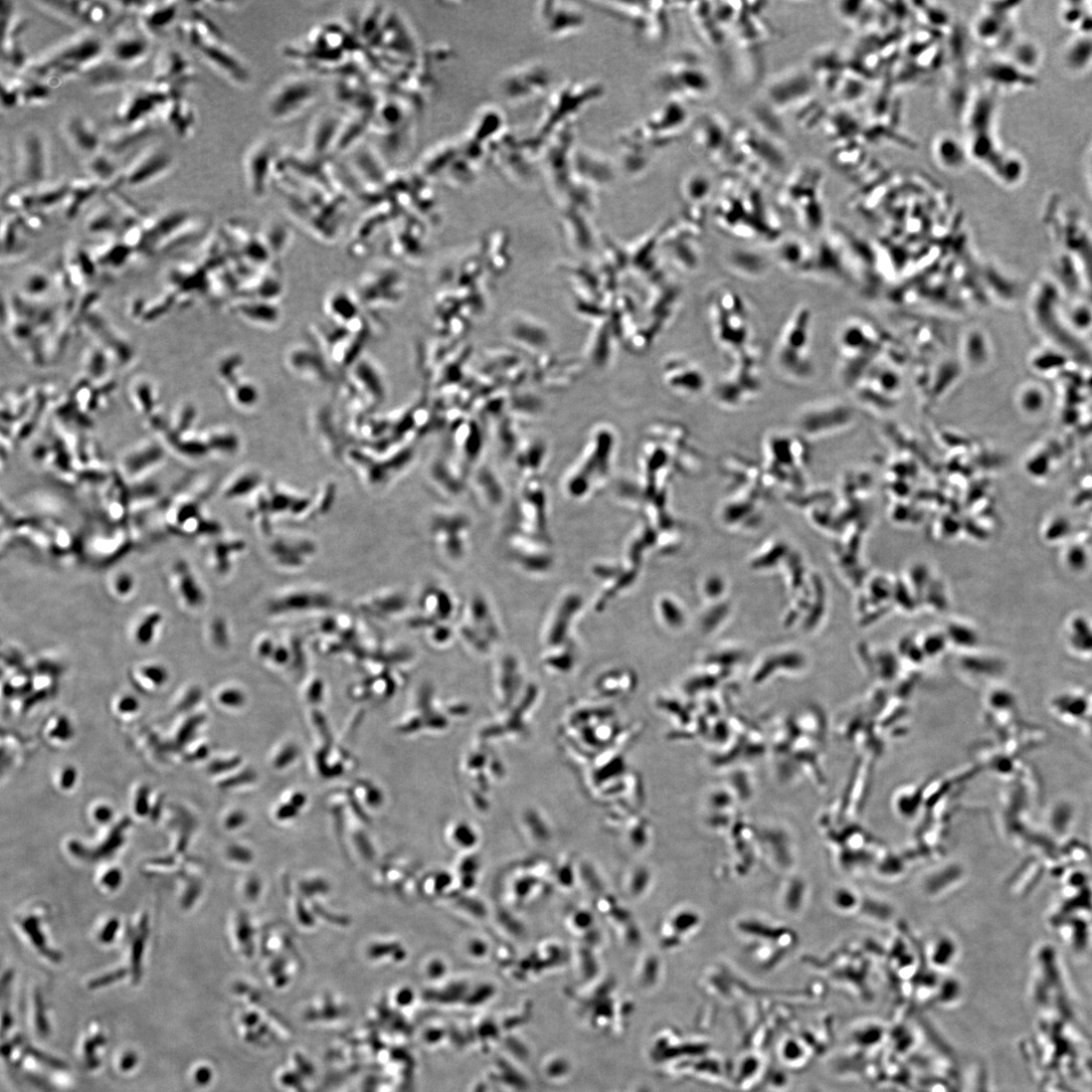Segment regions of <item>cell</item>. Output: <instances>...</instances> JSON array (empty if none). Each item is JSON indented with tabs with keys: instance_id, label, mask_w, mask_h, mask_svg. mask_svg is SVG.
Masks as SVG:
<instances>
[{
	"instance_id": "cell-41",
	"label": "cell",
	"mask_w": 1092,
	"mask_h": 1092,
	"mask_svg": "<svg viewBox=\"0 0 1092 1092\" xmlns=\"http://www.w3.org/2000/svg\"><path fill=\"white\" fill-rule=\"evenodd\" d=\"M75 780H76V773H75L74 769L69 768V769L65 770L63 775H62V782H61L62 787L65 788V789L71 788L73 786Z\"/></svg>"
},
{
	"instance_id": "cell-32",
	"label": "cell",
	"mask_w": 1092,
	"mask_h": 1092,
	"mask_svg": "<svg viewBox=\"0 0 1092 1092\" xmlns=\"http://www.w3.org/2000/svg\"><path fill=\"white\" fill-rule=\"evenodd\" d=\"M23 76L9 75L2 77V106L12 110L21 106Z\"/></svg>"
},
{
	"instance_id": "cell-30",
	"label": "cell",
	"mask_w": 1092,
	"mask_h": 1092,
	"mask_svg": "<svg viewBox=\"0 0 1092 1092\" xmlns=\"http://www.w3.org/2000/svg\"><path fill=\"white\" fill-rule=\"evenodd\" d=\"M262 483L263 480L260 473L254 470L244 471L234 477L230 486L225 489V497L232 499L248 497L251 494L256 493Z\"/></svg>"
},
{
	"instance_id": "cell-13",
	"label": "cell",
	"mask_w": 1092,
	"mask_h": 1092,
	"mask_svg": "<svg viewBox=\"0 0 1092 1092\" xmlns=\"http://www.w3.org/2000/svg\"><path fill=\"white\" fill-rule=\"evenodd\" d=\"M196 79V68L185 52L176 48H166L156 57L153 81L165 84L177 94L187 95V89L195 83Z\"/></svg>"
},
{
	"instance_id": "cell-28",
	"label": "cell",
	"mask_w": 1092,
	"mask_h": 1092,
	"mask_svg": "<svg viewBox=\"0 0 1092 1092\" xmlns=\"http://www.w3.org/2000/svg\"><path fill=\"white\" fill-rule=\"evenodd\" d=\"M86 228L92 233L108 235L122 231V222L117 212L107 203V206L99 207L89 215Z\"/></svg>"
},
{
	"instance_id": "cell-17",
	"label": "cell",
	"mask_w": 1092,
	"mask_h": 1092,
	"mask_svg": "<svg viewBox=\"0 0 1092 1092\" xmlns=\"http://www.w3.org/2000/svg\"><path fill=\"white\" fill-rule=\"evenodd\" d=\"M180 8L175 2H144L138 16L137 26L150 38L163 35L179 21Z\"/></svg>"
},
{
	"instance_id": "cell-24",
	"label": "cell",
	"mask_w": 1092,
	"mask_h": 1092,
	"mask_svg": "<svg viewBox=\"0 0 1092 1092\" xmlns=\"http://www.w3.org/2000/svg\"><path fill=\"white\" fill-rule=\"evenodd\" d=\"M712 190L710 178L701 172L690 173L680 186L681 197L693 212L705 210L712 197Z\"/></svg>"
},
{
	"instance_id": "cell-3",
	"label": "cell",
	"mask_w": 1092,
	"mask_h": 1092,
	"mask_svg": "<svg viewBox=\"0 0 1092 1092\" xmlns=\"http://www.w3.org/2000/svg\"><path fill=\"white\" fill-rule=\"evenodd\" d=\"M108 57V43L99 35L85 30L44 51L31 61L26 75L48 82L52 86L84 77Z\"/></svg>"
},
{
	"instance_id": "cell-8",
	"label": "cell",
	"mask_w": 1092,
	"mask_h": 1092,
	"mask_svg": "<svg viewBox=\"0 0 1092 1092\" xmlns=\"http://www.w3.org/2000/svg\"><path fill=\"white\" fill-rule=\"evenodd\" d=\"M735 124L717 112H705L693 120L690 134L697 151L712 165L724 170Z\"/></svg>"
},
{
	"instance_id": "cell-25",
	"label": "cell",
	"mask_w": 1092,
	"mask_h": 1092,
	"mask_svg": "<svg viewBox=\"0 0 1092 1092\" xmlns=\"http://www.w3.org/2000/svg\"><path fill=\"white\" fill-rule=\"evenodd\" d=\"M33 5L44 14L67 24H82L84 2H69V0H56V2H34Z\"/></svg>"
},
{
	"instance_id": "cell-18",
	"label": "cell",
	"mask_w": 1092,
	"mask_h": 1092,
	"mask_svg": "<svg viewBox=\"0 0 1092 1092\" xmlns=\"http://www.w3.org/2000/svg\"><path fill=\"white\" fill-rule=\"evenodd\" d=\"M161 121L179 139H188L194 135L197 115L187 95L173 96L159 114Z\"/></svg>"
},
{
	"instance_id": "cell-31",
	"label": "cell",
	"mask_w": 1092,
	"mask_h": 1092,
	"mask_svg": "<svg viewBox=\"0 0 1092 1092\" xmlns=\"http://www.w3.org/2000/svg\"><path fill=\"white\" fill-rule=\"evenodd\" d=\"M115 11L113 3L84 2L82 24L89 28L105 25Z\"/></svg>"
},
{
	"instance_id": "cell-34",
	"label": "cell",
	"mask_w": 1092,
	"mask_h": 1092,
	"mask_svg": "<svg viewBox=\"0 0 1092 1092\" xmlns=\"http://www.w3.org/2000/svg\"><path fill=\"white\" fill-rule=\"evenodd\" d=\"M119 928H120V923H119V921L117 919L110 920L108 922V924L105 925V927L103 928V930H102V932L100 934L101 942L104 943V944L112 943L116 938V935H117V933L119 931Z\"/></svg>"
},
{
	"instance_id": "cell-16",
	"label": "cell",
	"mask_w": 1092,
	"mask_h": 1092,
	"mask_svg": "<svg viewBox=\"0 0 1092 1092\" xmlns=\"http://www.w3.org/2000/svg\"><path fill=\"white\" fill-rule=\"evenodd\" d=\"M157 130L154 120L127 126L117 125L105 138L104 149L116 158L138 152L152 143Z\"/></svg>"
},
{
	"instance_id": "cell-4",
	"label": "cell",
	"mask_w": 1092,
	"mask_h": 1092,
	"mask_svg": "<svg viewBox=\"0 0 1092 1092\" xmlns=\"http://www.w3.org/2000/svg\"><path fill=\"white\" fill-rule=\"evenodd\" d=\"M654 86L666 101L691 107L713 96L716 80L704 58L688 50L675 55L657 71Z\"/></svg>"
},
{
	"instance_id": "cell-36",
	"label": "cell",
	"mask_w": 1092,
	"mask_h": 1092,
	"mask_svg": "<svg viewBox=\"0 0 1092 1092\" xmlns=\"http://www.w3.org/2000/svg\"><path fill=\"white\" fill-rule=\"evenodd\" d=\"M36 1010H37V1026L41 1034L46 1036L48 1034V1025L44 1014L43 1002L40 994L36 995Z\"/></svg>"
},
{
	"instance_id": "cell-10",
	"label": "cell",
	"mask_w": 1092,
	"mask_h": 1092,
	"mask_svg": "<svg viewBox=\"0 0 1092 1092\" xmlns=\"http://www.w3.org/2000/svg\"><path fill=\"white\" fill-rule=\"evenodd\" d=\"M180 94L171 87L151 81L139 84L131 89L120 103L116 112V121L119 126L138 124L153 121L159 117L164 105L173 97Z\"/></svg>"
},
{
	"instance_id": "cell-7",
	"label": "cell",
	"mask_w": 1092,
	"mask_h": 1092,
	"mask_svg": "<svg viewBox=\"0 0 1092 1092\" xmlns=\"http://www.w3.org/2000/svg\"><path fill=\"white\" fill-rule=\"evenodd\" d=\"M19 184L37 188L51 181L52 157L48 138L38 127L25 128L17 140Z\"/></svg>"
},
{
	"instance_id": "cell-43",
	"label": "cell",
	"mask_w": 1092,
	"mask_h": 1092,
	"mask_svg": "<svg viewBox=\"0 0 1092 1092\" xmlns=\"http://www.w3.org/2000/svg\"><path fill=\"white\" fill-rule=\"evenodd\" d=\"M136 1063H137L136 1055L133 1054V1053H129L123 1058L122 1063H121V1067L125 1071L130 1070L135 1066Z\"/></svg>"
},
{
	"instance_id": "cell-29",
	"label": "cell",
	"mask_w": 1092,
	"mask_h": 1092,
	"mask_svg": "<svg viewBox=\"0 0 1092 1092\" xmlns=\"http://www.w3.org/2000/svg\"><path fill=\"white\" fill-rule=\"evenodd\" d=\"M41 923L42 918L37 917L34 914H32V916L24 917L20 920V925L23 932L27 934L28 938H30V941L32 942L34 947L49 960L58 961L61 958V955L48 947L47 939L43 933Z\"/></svg>"
},
{
	"instance_id": "cell-6",
	"label": "cell",
	"mask_w": 1092,
	"mask_h": 1092,
	"mask_svg": "<svg viewBox=\"0 0 1092 1092\" xmlns=\"http://www.w3.org/2000/svg\"><path fill=\"white\" fill-rule=\"evenodd\" d=\"M601 12L625 24L635 38L651 47L664 46L670 39L675 4L663 2L597 3ZM598 9V10H599Z\"/></svg>"
},
{
	"instance_id": "cell-35",
	"label": "cell",
	"mask_w": 1092,
	"mask_h": 1092,
	"mask_svg": "<svg viewBox=\"0 0 1092 1092\" xmlns=\"http://www.w3.org/2000/svg\"><path fill=\"white\" fill-rule=\"evenodd\" d=\"M158 622V616L153 615L145 620L139 629L138 639L143 644H148L153 635V627Z\"/></svg>"
},
{
	"instance_id": "cell-39",
	"label": "cell",
	"mask_w": 1092,
	"mask_h": 1092,
	"mask_svg": "<svg viewBox=\"0 0 1092 1092\" xmlns=\"http://www.w3.org/2000/svg\"><path fill=\"white\" fill-rule=\"evenodd\" d=\"M113 817V810L108 806H100L95 811V818L101 824L109 823Z\"/></svg>"
},
{
	"instance_id": "cell-33",
	"label": "cell",
	"mask_w": 1092,
	"mask_h": 1092,
	"mask_svg": "<svg viewBox=\"0 0 1092 1092\" xmlns=\"http://www.w3.org/2000/svg\"><path fill=\"white\" fill-rule=\"evenodd\" d=\"M101 881L104 888L110 891H114L122 884V872L117 868L111 869L104 874Z\"/></svg>"
},
{
	"instance_id": "cell-19",
	"label": "cell",
	"mask_w": 1092,
	"mask_h": 1092,
	"mask_svg": "<svg viewBox=\"0 0 1092 1092\" xmlns=\"http://www.w3.org/2000/svg\"><path fill=\"white\" fill-rule=\"evenodd\" d=\"M83 167L86 175L104 188L105 194L124 187V166L105 149L83 159Z\"/></svg>"
},
{
	"instance_id": "cell-2",
	"label": "cell",
	"mask_w": 1092,
	"mask_h": 1092,
	"mask_svg": "<svg viewBox=\"0 0 1092 1092\" xmlns=\"http://www.w3.org/2000/svg\"><path fill=\"white\" fill-rule=\"evenodd\" d=\"M787 161L781 137L754 121L735 123L725 175L745 178L766 187L782 173Z\"/></svg>"
},
{
	"instance_id": "cell-21",
	"label": "cell",
	"mask_w": 1092,
	"mask_h": 1092,
	"mask_svg": "<svg viewBox=\"0 0 1092 1092\" xmlns=\"http://www.w3.org/2000/svg\"><path fill=\"white\" fill-rule=\"evenodd\" d=\"M132 70L112 61L107 57L99 65L94 67L84 78L87 84L96 92H109L122 88L130 84Z\"/></svg>"
},
{
	"instance_id": "cell-22",
	"label": "cell",
	"mask_w": 1092,
	"mask_h": 1092,
	"mask_svg": "<svg viewBox=\"0 0 1092 1092\" xmlns=\"http://www.w3.org/2000/svg\"><path fill=\"white\" fill-rule=\"evenodd\" d=\"M933 153L937 163L952 172L962 170L970 156L963 142L950 134H942L935 139Z\"/></svg>"
},
{
	"instance_id": "cell-15",
	"label": "cell",
	"mask_w": 1092,
	"mask_h": 1092,
	"mask_svg": "<svg viewBox=\"0 0 1092 1092\" xmlns=\"http://www.w3.org/2000/svg\"><path fill=\"white\" fill-rule=\"evenodd\" d=\"M61 134L66 144L82 160L104 150L105 138H102L93 121L83 115L66 116L61 124Z\"/></svg>"
},
{
	"instance_id": "cell-38",
	"label": "cell",
	"mask_w": 1092,
	"mask_h": 1092,
	"mask_svg": "<svg viewBox=\"0 0 1092 1092\" xmlns=\"http://www.w3.org/2000/svg\"><path fill=\"white\" fill-rule=\"evenodd\" d=\"M145 672L146 676L157 685L163 684L167 679V673L159 667H150Z\"/></svg>"
},
{
	"instance_id": "cell-12",
	"label": "cell",
	"mask_w": 1092,
	"mask_h": 1092,
	"mask_svg": "<svg viewBox=\"0 0 1092 1092\" xmlns=\"http://www.w3.org/2000/svg\"><path fill=\"white\" fill-rule=\"evenodd\" d=\"M129 20H120L113 28V38L108 43V57L120 66L133 70L151 56L153 39L137 24L136 28L128 27Z\"/></svg>"
},
{
	"instance_id": "cell-1",
	"label": "cell",
	"mask_w": 1092,
	"mask_h": 1092,
	"mask_svg": "<svg viewBox=\"0 0 1092 1092\" xmlns=\"http://www.w3.org/2000/svg\"><path fill=\"white\" fill-rule=\"evenodd\" d=\"M693 120L690 107L666 101L647 118L623 131L618 143L626 172L630 175L646 172L657 154L690 132Z\"/></svg>"
},
{
	"instance_id": "cell-14",
	"label": "cell",
	"mask_w": 1092,
	"mask_h": 1092,
	"mask_svg": "<svg viewBox=\"0 0 1092 1092\" xmlns=\"http://www.w3.org/2000/svg\"><path fill=\"white\" fill-rule=\"evenodd\" d=\"M267 550L272 563L285 570L304 568L317 551L312 540L296 535H275Z\"/></svg>"
},
{
	"instance_id": "cell-26",
	"label": "cell",
	"mask_w": 1092,
	"mask_h": 1092,
	"mask_svg": "<svg viewBox=\"0 0 1092 1092\" xmlns=\"http://www.w3.org/2000/svg\"><path fill=\"white\" fill-rule=\"evenodd\" d=\"M68 181H49L34 188V211L44 213L57 206H63L68 194Z\"/></svg>"
},
{
	"instance_id": "cell-9",
	"label": "cell",
	"mask_w": 1092,
	"mask_h": 1092,
	"mask_svg": "<svg viewBox=\"0 0 1092 1092\" xmlns=\"http://www.w3.org/2000/svg\"><path fill=\"white\" fill-rule=\"evenodd\" d=\"M685 9L698 39L719 58L730 63L731 24L717 11L715 4L692 3L686 4Z\"/></svg>"
},
{
	"instance_id": "cell-44",
	"label": "cell",
	"mask_w": 1092,
	"mask_h": 1092,
	"mask_svg": "<svg viewBox=\"0 0 1092 1092\" xmlns=\"http://www.w3.org/2000/svg\"><path fill=\"white\" fill-rule=\"evenodd\" d=\"M209 1075H210V1074H209V1071H208L207 1069H201V1070H200V1071H199V1072L197 1073V1080H198V1082H200V1083H206V1082H207V1081L209 1080V1078H210V1076H209Z\"/></svg>"
},
{
	"instance_id": "cell-11",
	"label": "cell",
	"mask_w": 1092,
	"mask_h": 1092,
	"mask_svg": "<svg viewBox=\"0 0 1092 1092\" xmlns=\"http://www.w3.org/2000/svg\"><path fill=\"white\" fill-rule=\"evenodd\" d=\"M174 166V157L163 144L150 143L124 165V187L138 189L154 184Z\"/></svg>"
},
{
	"instance_id": "cell-23",
	"label": "cell",
	"mask_w": 1092,
	"mask_h": 1092,
	"mask_svg": "<svg viewBox=\"0 0 1092 1092\" xmlns=\"http://www.w3.org/2000/svg\"><path fill=\"white\" fill-rule=\"evenodd\" d=\"M220 39H210L201 43L195 51L215 69L231 79L239 77L240 64L236 56Z\"/></svg>"
},
{
	"instance_id": "cell-40",
	"label": "cell",
	"mask_w": 1092,
	"mask_h": 1092,
	"mask_svg": "<svg viewBox=\"0 0 1092 1092\" xmlns=\"http://www.w3.org/2000/svg\"><path fill=\"white\" fill-rule=\"evenodd\" d=\"M148 791L143 790L140 792V796L137 798L136 811L140 815H144L148 812Z\"/></svg>"
},
{
	"instance_id": "cell-20",
	"label": "cell",
	"mask_w": 1092,
	"mask_h": 1092,
	"mask_svg": "<svg viewBox=\"0 0 1092 1092\" xmlns=\"http://www.w3.org/2000/svg\"><path fill=\"white\" fill-rule=\"evenodd\" d=\"M68 194L63 208L66 217L70 220L76 218L99 195H105V190L99 182L87 175L68 180Z\"/></svg>"
},
{
	"instance_id": "cell-42",
	"label": "cell",
	"mask_w": 1092,
	"mask_h": 1092,
	"mask_svg": "<svg viewBox=\"0 0 1092 1092\" xmlns=\"http://www.w3.org/2000/svg\"><path fill=\"white\" fill-rule=\"evenodd\" d=\"M137 707H138V703H137L136 699H134L133 697H127V698L123 699L121 701V703H120V709L123 712L135 711L137 709Z\"/></svg>"
},
{
	"instance_id": "cell-27",
	"label": "cell",
	"mask_w": 1092,
	"mask_h": 1092,
	"mask_svg": "<svg viewBox=\"0 0 1092 1092\" xmlns=\"http://www.w3.org/2000/svg\"><path fill=\"white\" fill-rule=\"evenodd\" d=\"M53 99V86L39 78L23 76L21 106L35 107L49 104Z\"/></svg>"
},
{
	"instance_id": "cell-5",
	"label": "cell",
	"mask_w": 1092,
	"mask_h": 1092,
	"mask_svg": "<svg viewBox=\"0 0 1092 1092\" xmlns=\"http://www.w3.org/2000/svg\"><path fill=\"white\" fill-rule=\"evenodd\" d=\"M767 3H740L731 33L732 53L736 52L750 64L756 82L763 77L765 52L778 35L767 17Z\"/></svg>"
},
{
	"instance_id": "cell-37",
	"label": "cell",
	"mask_w": 1092,
	"mask_h": 1092,
	"mask_svg": "<svg viewBox=\"0 0 1092 1092\" xmlns=\"http://www.w3.org/2000/svg\"><path fill=\"white\" fill-rule=\"evenodd\" d=\"M27 1051L32 1056L37 1058L39 1061H41V1062H43V1063H45V1064H47V1065H49L51 1067H54V1068H57V1069H65L64 1068L65 1064L63 1062L55 1059V1058H52V1057H50V1056H48L46 1054H43L42 1052H40L38 1050H35V1049H32V1048H28Z\"/></svg>"
}]
</instances>
